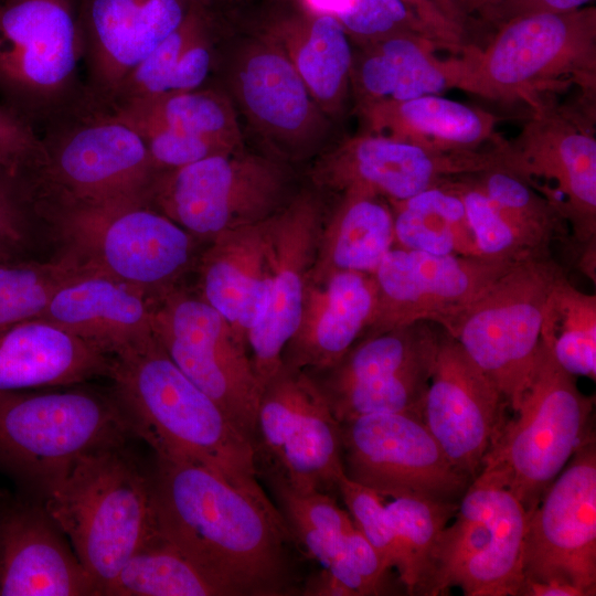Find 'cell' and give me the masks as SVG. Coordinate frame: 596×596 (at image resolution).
Returning a JSON list of instances; mask_svg holds the SVG:
<instances>
[{"label":"cell","instance_id":"obj_21","mask_svg":"<svg viewBox=\"0 0 596 596\" xmlns=\"http://www.w3.org/2000/svg\"><path fill=\"white\" fill-rule=\"evenodd\" d=\"M230 85L246 121L277 159L306 158L323 141L324 113L287 55L265 35L236 52Z\"/></svg>","mask_w":596,"mask_h":596},{"label":"cell","instance_id":"obj_49","mask_svg":"<svg viewBox=\"0 0 596 596\" xmlns=\"http://www.w3.org/2000/svg\"><path fill=\"white\" fill-rule=\"evenodd\" d=\"M590 0H508L490 17L499 25L512 18L538 12H568L583 8Z\"/></svg>","mask_w":596,"mask_h":596},{"label":"cell","instance_id":"obj_17","mask_svg":"<svg viewBox=\"0 0 596 596\" xmlns=\"http://www.w3.org/2000/svg\"><path fill=\"white\" fill-rule=\"evenodd\" d=\"M568 461L528 513L523 575L566 583L590 596L596 594L595 439Z\"/></svg>","mask_w":596,"mask_h":596},{"label":"cell","instance_id":"obj_1","mask_svg":"<svg viewBox=\"0 0 596 596\" xmlns=\"http://www.w3.org/2000/svg\"><path fill=\"white\" fill-rule=\"evenodd\" d=\"M151 483L160 535L223 596L300 592L292 552L299 546L265 493L233 486L199 465L160 457Z\"/></svg>","mask_w":596,"mask_h":596},{"label":"cell","instance_id":"obj_5","mask_svg":"<svg viewBox=\"0 0 596 596\" xmlns=\"http://www.w3.org/2000/svg\"><path fill=\"white\" fill-rule=\"evenodd\" d=\"M594 398L578 389L542 343L514 417L505 422L482 470L531 512L573 455L594 439Z\"/></svg>","mask_w":596,"mask_h":596},{"label":"cell","instance_id":"obj_32","mask_svg":"<svg viewBox=\"0 0 596 596\" xmlns=\"http://www.w3.org/2000/svg\"><path fill=\"white\" fill-rule=\"evenodd\" d=\"M369 134L440 152L477 151L502 142L499 118L481 108L440 95L386 100L360 107Z\"/></svg>","mask_w":596,"mask_h":596},{"label":"cell","instance_id":"obj_8","mask_svg":"<svg viewBox=\"0 0 596 596\" xmlns=\"http://www.w3.org/2000/svg\"><path fill=\"white\" fill-rule=\"evenodd\" d=\"M258 477L299 492L338 491L341 425L305 370L281 364L262 390L253 439Z\"/></svg>","mask_w":596,"mask_h":596},{"label":"cell","instance_id":"obj_20","mask_svg":"<svg viewBox=\"0 0 596 596\" xmlns=\"http://www.w3.org/2000/svg\"><path fill=\"white\" fill-rule=\"evenodd\" d=\"M503 168L498 146L440 152L368 134L347 140L315 169V180L336 191L398 202L455 177Z\"/></svg>","mask_w":596,"mask_h":596},{"label":"cell","instance_id":"obj_16","mask_svg":"<svg viewBox=\"0 0 596 596\" xmlns=\"http://www.w3.org/2000/svg\"><path fill=\"white\" fill-rule=\"evenodd\" d=\"M344 475L382 498L411 496L459 503L472 482L411 413H380L340 423Z\"/></svg>","mask_w":596,"mask_h":596},{"label":"cell","instance_id":"obj_3","mask_svg":"<svg viewBox=\"0 0 596 596\" xmlns=\"http://www.w3.org/2000/svg\"><path fill=\"white\" fill-rule=\"evenodd\" d=\"M68 539L99 595L158 533L151 476L127 443L81 457L40 499Z\"/></svg>","mask_w":596,"mask_h":596},{"label":"cell","instance_id":"obj_38","mask_svg":"<svg viewBox=\"0 0 596 596\" xmlns=\"http://www.w3.org/2000/svg\"><path fill=\"white\" fill-rule=\"evenodd\" d=\"M541 341L570 374L596 376V296L572 285L566 273L543 308Z\"/></svg>","mask_w":596,"mask_h":596},{"label":"cell","instance_id":"obj_33","mask_svg":"<svg viewBox=\"0 0 596 596\" xmlns=\"http://www.w3.org/2000/svg\"><path fill=\"white\" fill-rule=\"evenodd\" d=\"M263 35L287 55L324 114L342 110L353 55L349 35L336 17L298 12L269 23Z\"/></svg>","mask_w":596,"mask_h":596},{"label":"cell","instance_id":"obj_10","mask_svg":"<svg viewBox=\"0 0 596 596\" xmlns=\"http://www.w3.org/2000/svg\"><path fill=\"white\" fill-rule=\"evenodd\" d=\"M143 200L71 203L60 227L83 264L160 295L189 265L195 237Z\"/></svg>","mask_w":596,"mask_h":596},{"label":"cell","instance_id":"obj_27","mask_svg":"<svg viewBox=\"0 0 596 596\" xmlns=\"http://www.w3.org/2000/svg\"><path fill=\"white\" fill-rule=\"evenodd\" d=\"M353 57L351 82L360 107L386 100H407L461 89L479 95L473 75L472 46L462 55L439 57L433 40L409 33L370 43ZM443 50V49H441Z\"/></svg>","mask_w":596,"mask_h":596},{"label":"cell","instance_id":"obj_50","mask_svg":"<svg viewBox=\"0 0 596 596\" xmlns=\"http://www.w3.org/2000/svg\"><path fill=\"white\" fill-rule=\"evenodd\" d=\"M522 596H584L583 592L566 583L524 579L520 589Z\"/></svg>","mask_w":596,"mask_h":596},{"label":"cell","instance_id":"obj_48","mask_svg":"<svg viewBox=\"0 0 596 596\" xmlns=\"http://www.w3.org/2000/svg\"><path fill=\"white\" fill-rule=\"evenodd\" d=\"M338 557H341L362 579L369 595L382 594L384 581L390 570L355 525L345 535L341 554Z\"/></svg>","mask_w":596,"mask_h":596},{"label":"cell","instance_id":"obj_31","mask_svg":"<svg viewBox=\"0 0 596 596\" xmlns=\"http://www.w3.org/2000/svg\"><path fill=\"white\" fill-rule=\"evenodd\" d=\"M265 225L266 220L217 235L201 260L200 297L245 344L268 306Z\"/></svg>","mask_w":596,"mask_h":596},{"label":"cell","instance_id":"obj_19","mask_svg":"<svg viewBox=\"0 0 596 596\" xmlns=\"http://www.w3.org/2000/svg\"><path fill=\"white\" fill-rule=\"evenodd\" d=\"M321 232V206L311 193L291 198L266 220L268 306L246 334L247 351L262 390L281 366L284 350L298 327Z\"/></svg>","mask_w":596,"mask_h":596},{"label":"cell","instance_id":"obj_2","mask_svg":"<svg viewBox=\"0 0 596 596\" xmlns=\"http://www.w3.org/2000/svg\"><path fill=\"white\" fill-rule=\"evenodd\" d=\"M109 377L132 434L156 457L199 465L233 486L265 493L252 441L155 336L111 356Z\"/></svg>","mask_w":596,"mask_h":596},{"label":"cell","instance_id":"obj_14","mask_svg":"<svg viewBox=\"0 0 596 596\" xmlns=\"http://www.w3.org/2000/svg\"><path fill=\"white\" fill-rule=\"evenodd\" d=\"M152 302L155 338L252 441L262 389L246 344L201 297L168 289Z\"/></svg>","mask_w":596,"mask_h":596},{"label":"cell","instance_id":"obj_12","mask_svg":"<svg viewBox=\"0 0 596 596\" xmlns=\"http://www.w3.org/2000/svg\"><path fill=\"white\" fill-rule=\"evenodd\" d=\"M79 0H0L1 105L30 124L75 81Z\"/></svg>","mask_w":596,"mask_h":596},{"label":"cell","instance_id":"obj_51","mask_svg":"<svg viewBox=\"0 0 596 596\" xmlns=\"http://www.w3.org/2000/svg\"><path fill=\"white\" fill-rule=\"evenodd\" d=\"M461 12L468 18L470 14L489 17L508 0H455Z\"/></svg>","mask_w":596,"mask_h":596},{"label":"cell","instance_id":"obj_41","mask_svg":"<svg viewBox=\"0 0 596 596\" xmlns=\"http://www.w3.org/2000/svg\"><path fill=\"white\" fill-rule=\"evenodd\" d=\"M279 512L299 547L328 567L342 551L348 532L354 528L350 514L332 496L321 492H299L269 483Z\"/></svg>","mask_w":596,"mask_h":596},{"label":"cell","instance_id":"obj_7","mask_svg":"<svg viewBox=\"0 0 596 596\" xmlns=\"http://www.w3.org/2000/svg\"><path fill=\"white\" fill-rule=\"evenodd\" d=\"M565 274L552 255L514 264L445 330L515 412L536 363L544 304Z\"/></svg>","mask_w":596,"mask_h":596},{"label":"cell","instance_id":"obj_9","mask_svg":"<svg viewBox=\"0 0 596 596\" xmlns=\"http://www.w3.org/2000/svg\"><path fill=\"white\" fill-rule=\"evenodd\" d=\"M441 531L424 595L460 587L466 596H519L528 511L515 494L480 472Z\"/></svg>","mask_w":596,"mask_h":596},{"label":"cell","instance_id":"obj_28","mask_svg":"<svg viewBox=\"0 0 596 596\" xmlns=\"http://www.w3.org/2000/svg\"><path fill=\"white\" fill-rule=\"evenodd\" d=\"M375 307L372 274L337 270L310 276L283 363L305 371L331 368L366 332Z\"/></svg>","mask_w":596,"mask_h":596},{"label":"cell","instance_id":"obj_4","mask_svg":"<svg viewBox=\"0 0 596 596\" xmlns=\"http://www.w3.org/2000/svg\"><path fill=\"white\" fill-rule=\"evenodd\" d=\"M131 435L115 396L86 390L0 392V470L39 499L81 457Z\"/></svg>","mask_w":596,"mask_h":596},{"label":"cell","instance_id":"obj_6","mask_svg":"<svg viewBox=\"0 0 596 596\" xmlns=\"http://www.w3.org/2000/svg\"><path fill=\"white\" fill-rule=\"evenodd\" d=\"M473 75L479 96L522 99L576 84L588 99L596 89V8L538 12L512 18L485 49H476Z\"/></svg>","mask_w":596,"mask_h":596},{"label":"cell","instance_id":"obj_40","mask_svg":"<svg viewBox=\"0 0 596 596\" xmlns=\"http://www.w3.org/2000/svg\"><path fill=\"white\" fill-rule=\"evenodd\" d=\"M92 272L68 253L56 262H0V329L40 318L65 284Z\"/></svg>","mask_w":596,"mask_h":596},{"label":"cell","instance_id":"obj_43","mask_svg":"<svg viewBox=\"0 0 596 596\" xmlns=\"http://www.w3.org/2000/svg\"><path fill=\"white\" fill-rule=\"evenodd\" d=\"M348 512L360 532L375 549L384 565L395 568L406 590L409 586V564L405 549L387 515L384 501L375 491L350 480L343 475L339 481Z\"/></svg>","mask_w":596,"mask_h":596},{"label":"cell","instance_id":"obj_34","mask_svg":"<svg viewBox=\"0 0 596 596\" xmlns=\"http://www.w3.org/2000/svg\"><path fill=\"white\" fill-rule=\"evenodd\" d=\"M116 119L142 138L164 134L206 145L220 153L243 148L236 110L223 94L187 91L123 102Z\"/></svg>","mask_w":596,"mask_h":596},{"label":"cell","instance_id":"obj_37","mask_svg":"<svg viewBox=\"0 0 596 596\" xmlns=\"http://www.w3.org/2000/svg\"><path fill=\"white\" fill-rule=\"evenodd\" d=\"M400 247L435 255L480 257L466 210L446 183L389 202Z\"/></svg>","mask_w":596,"mask_h":596},{"label":"cell","instance_id":"obj_47","mask_svg":"<svg viewBox=\"0 0 596 596\" xmlns=\"http://www.w3.org/2000/svg\"><path fill=\"white\" fill-rule=\"evenodd\" d=\"M25 188L0 169V262L15 260L26 237Z\"/></svg>","mask_w":596,"mask_h":596},{"label":"cell","instance_id":"obj_23","mask_svg":"<svg viewBox=\"0 0 596 596\" xmlns=\"http://www.w3.org/2000/svg\"><path fill=\"white\" fill-rule=\"evenodd\" d=\"M458 194L482 258L519 263L551 256L568 241L567 222L545 195L503 168L455 177Z\"/></svg>","mask_w":596,"mask_h":596},{"label":"cell","instance_id":"obj_35","mask_svg":"<svg viewBox=\"0 0 596 596\" xmlns=\"http://www.w3.org/2000/svg\"><path fill=\"white\" fill-rule=\"evenodd\" d=\"M394 242L389 202L373 195L344 193L322 228L311 276L337 270L373 274Z\"/></svg>","mask_w":596,"mask_h":596},{"label":"cell","instance_id":"obj_24","mask_svg":"<svg viewBox=\"0 0 596 596\" xmlns=\"http://www.w3.org/2000/svg\"><path fill=\"white\" fill-rule=\"evenodd\" d=\"M42 501L0 511V596L99 595Z\"/></svg>","mask_w":596,"mask_h":596},{"label":"cell","instance_id":"obj_11","mask_svg":"<svg viewBox=\"0 0 596 596\" xmlns=\"http://www.w3.org/2000/svg\"><path fill=\"white\" fill-rule=\"evenodd\" d=\"M289 185L279 159L242 148L170 170L152 190L162 214L211 241L273 216L289 202Z\"/></svg>","mask_w":596,"mask_h":596},{"label":"cell","instance_id":"obj_22","mask_svg":"<svg viewBox=\"0 0 596 596\" xmlns=\"http://www.w3.org/2000/svg\"><path fill=\"white\" fill-rule=\"evenodd\" d=\"M507 406L496 384L441 329L423 421L449 461L472 480L501 434Z\"/></svg>","mask_w":596,"mask_h":596},{"label":"cell","instance_id":"obj_42","mask_svg":"<svg viewBox=\"0 0 596 596\" xmlns=\"http://www.w3.org/2000/svg\"><path fill=\"white\" fill-rule=\"evenodd\" d=\"M409 564V595H424L438 538L458 503L401 496L384 502Z\"/></svg>","mask_w":596,"mask_h":596},{"label":"cell","instance_id":"obj_39","mask_svg":"<svg viewBox=\"0 0 596 596\" xmlns=\"http://www.w3.org/2000/svg\"><path fill=\"white\" fill-rule=\"evenodd\" d=\"M106 595L223 596V593L158 531L128 558Z\"/></svg>","mask_w":596,"mask_h":596},{"label":"cell","instance_id":"obj_15","mask_svg":"<svg viewBox=\"0 0 596 596\" xmlns=\"http://www.w3.org/2000/svg\"><path fill=\"white\" fill-rule=\"evenodd\" d=\"M441 328L421 321L364 334L318 383L333 415L343 423L380 413L423 417Z\"/></svg>","mask_w":596,"mask_h":596},{"label":"cell","instance_id":"obj_25","mask_svg":"<svg viewBox=\"0 0 596 596\" xmlns=\"http://www.w3.org/2000/svg\"><path fill=\"white\" fill-rule=\"evenodd\" d=\"M155 169L142 137L116 118L72 132L52 162L55 180L77 204L145 198Z\"/></svg>","mask_w":596,"mask_h":596},{"label":"cell","instance_id":"obj_44","mask_svg":"<svg viewBox=\"0 0 596 596\" xmlns=\"http://www.w3.org/2000/svg\"><path fill=\"white\" fill-rule=\"evenodd\" d=\"M336 18L349 36L364 44L400 33L422 35L436 42L403 0H353Z\"/></svg>","mask_w":596,"mask_h":596},{"label":"cell","instance_id":"obj_18","mask_svg":"<svg viewBox=\"0 0 596 596\" xmlns=\"http://www.w3.org/2000/svg\"><path fill=\"white\" fill-rule=\"evenodd\" d=\"M514 264L391 248L372 274L376 307L364 334L421 321L445 329Z\"/></svg>","mask_w":596,"mask_h":596},{"label":"cell","instance_id":"obj_13","mask_svg":"<svg viewBox=\"0 0 596 596\" xmlns=\"http://www.w3.org/2000/svg\"><path fill=\"white\" fill-rule=\"evenodd\" d=\"M520 134L500 145L503 169L528 183H554L541 189L572 230L567 244L578 265L596 258V138L575 115L544 102Z\"/></svg>","mask_w":596,"mask_h":596},{"label":"cell","instance_id":"obj_29","mask_svg":"<svg viewBox=\"0 0 596 596\" xmlns=\"http://www.w3.org/2000/svg\"><path fill=\"white\" fill-rule=\"evenodd\" d=\"M40 319L67 330L110 356L153 337L149 295L98 272L62 286Z\"/></svg>","mask_w":596,"mask_h":596},{"label":"cell","instance_id":"obj_45","mask_svg":"<svg viewBox=\"0 0 596 596\" xmlns=\"http://www.w3.org/2000/svg\"><path fill=\"white\" fill-rule=\"evenodd\" d=\"M45 159V151L30 124L0 105V169L25 185L31 170Z\"/></svg>","mask_w":596,"mask_h":596},{"label":"cell","instance_id":"obj_30","mask_svg":"<svg viewBox=\"0 0 596 596\" xmlns=\"http://www.w3.org/2000/svg\"><path fill=\"white\" fill-rule=\"evenodd\" d=\"M110 366L109 354L46 320L0 329V392L78 384Z\"/></svg>","mask_w":596,"mask_h":596},{"label":"cell","instance_id":"obj_26","mask_svg":"<svg viewBox=\"0 0 596 596\" xmlns=\"http://www.w3.org/2000/svg\"><path fill=\"white\" fill-rule=\"evenodd\" d=\"M199 0H79L84 47L98 86L116 93L126 76L185 19Z\"/></svg>","mask_w":596,"mask_h":596},{"label":"cell","instance_id":"obj_46","mask_svg":"<svg viewBox=\"0 0 596 596\" xmlns=\"http://www.w3.org/2000/svg\"><path fill=\"white\" fill-rule=\"evenodd\" d=\"M417 15L443 50L454 55L467 53V17L455 0H403Z\"/></svg>","mask_w":596,"mask_h":596},{"label":"cell","instance_id":"obj_52","mask_svg":"<svg viewBox=\"0 0 596 596\" xmlns=\"http://www.w3.org/2000/svg\"><path fill=\"white\" fill-rule=\"evenodd\" d=\"M311 11L331 14L333 17L339 15L345 11L353 0H306Z\"/></svg>","mask_w":596,"mask_h":596},{"label":"cell","instance_id":"obj_36","mask_svg":"<svg viewBox=\"0 0 596 596\" xmlns=\"http://www.w3.org/2000/svg\"><path fill=\"white\" fill-rule=\"evenodd\" d=\"M207 17L200 3L183 22L123 81L124 100L198 89L212 65Z\"/></svg>","mask_w":596,"mask_h":596}]
</instances>
